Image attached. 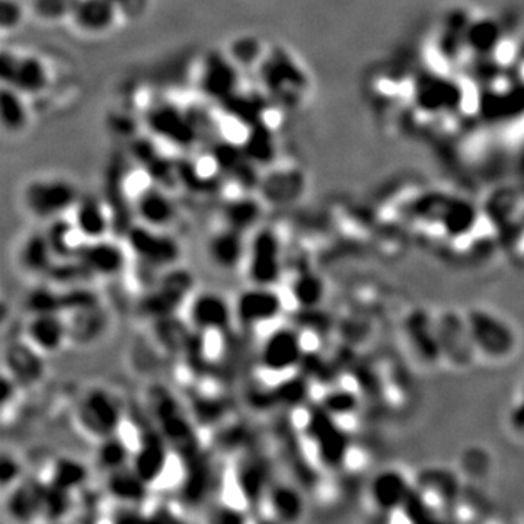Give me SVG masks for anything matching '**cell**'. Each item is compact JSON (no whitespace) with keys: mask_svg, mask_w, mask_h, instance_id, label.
I'll return each mask as SVG.
<instances>
[{"mask_svg":"<svg viewBox=\"0 0 524 524\" xmlns=\"http://www.w3.org/2000/svg\"><path fill=\"white\" fill-rule=\"evenodd\" d=\"M265 97L281 108L302 107L311 94L312 82L308 69L283 46L268 47L257 69Z\"/></svg>","mask_w":524,"mask_h":524,"instance_id":"obj_1","label":"cell"},{"mask_svg":"<svg viewBox=\"0 0 524 524\" xmlns=\"http://www.w3.org/2000/svg\"><path fill=\"white\" fill-rule=\"evenodd\" d=\"M299 430L319 466L325 469L343 468L351 446L338 418L329 414L319 402L309 407L305 405Z\"/></svg>","mask_w":524,"mask_h":524,"instance_id":"obj_2","label":"cell"},{"mask_svg":"<svg viewBox=\"0 0 524 524\" xmlns=\"http://www.w3.org/2000/svg\"><path fill=\"white\" fill-rule=\"evenodd\" d=\"M81 188L63 175H41L22 187L21 201L25 212L34 219L49 223L69 216L75 209Z\"/></svg>","mask_w":524,"mask_h":524,"instance_id":"obj_3","label":"cell"},{"mask_svg":"<svg viewBox=\"0 0 524 524\" xmlns=\"http://www.w3.org/2000/svg\"><path fill=\"white\" fill-rule=\"evenodd\" d=\"M75 421L79 430L97 443L123 430L126 426V410L113 391L95 386L79 399Z\"/></svg>","mask_w":524,"mask_h":524,"instance_id":"obj_4","label":"cell"},{"mask_svg":"<svg viewBox=\"0 0 524 524\" xmlns=\"http://www.w3.org/2000/svg\"><path fill=\"white\" fill-rule=\"evenodd\" d=\"M134 430L136 443L131 468L150 488L168 485L171 482L169 472L175 469V462H181V459L175 455L171 444L155 423L152 426H137Z\"/></svg>","mask_w":524,"mask_h":524,"instance_id":"obj_5","label":"cell"},{"mask_svg":"<svg viewBox=\"0 0 524 524\" xmlns=\"http://www.w3.org/2000/svg\"><path fill=\"white\" fill-rule=\"evenodd\" d=\"M306 359L305 338L290 325H276L268 329L258 350V367L265 376L293 375Z\"/></svg>","mask_w":524,"mask_h":524,"instance_id":"obj_6","label":"cell"},{"mask_svg":"<svg viewBox=\"0 0 524 524\" xmlns=\"http://www.w3.org/2000/svg\"><path fill=\"white\" fill-rule=\"evenodd\" d=\"M131 257L153 271L178 267L182 257L180 241L169 230L150 228L134 222L124 235Z\"/></svg>","mask_w":524,"mask_h":524,"instance_id":"obj_7","label":"cell"},{"mask_svg":"<svg viewBox=\"0 0 524 524\" xmlns=\"http://www.w3.org/2000/svg\"><path fill=\"white\" fill-rule=\"evenodd\" d=\"M245 273L249 284L279 287L284 274L283 244L271 226H258L249 238Z\"/></svg>","mask_w":524,"mask_h":524,"instance_id":"obj_8","label":"cell"},{"mask_svg":"<svg viewBox=\"0 0 524 524\" xmlns=\"http://www.w3.org/2000/svg\"><path fill=\"white\" fill-rule=\"evenodd\" d=\"M0 79L2 85L12 86L31 99L49 91L53 75L49 63L40 54L5 47L0 59Z\"/></svg>","mask_w":524,"mask_h":524,"instance_id":"obj_9","label":"cell"},{"mask_svg":"<svg viewBox=\"0 0 524 524\" xmlns=\"http://www.w3.org/2000/svg\"><path fill=\"white\" fill-rule=\"evenodd\" d=\"M156 396L153 401L152 417L156 427L164 434L171 444L175 455L182 460L198 452L197 423L193 421L190 412L182 410L174 396L165 391L153 392Z\"/></svg>","mask_w":524,"mask_h":524,"instance_id":"obj_10","label":"cell"},{"mask_svg":"<svg viewBox=\"0 0 524 524\" xmlns=\"http://www.w3.org/2000/svg\"><path fill=\"white\" fill-rule=\"evenodd\" d=\"M236 324L245 329L276 325L286 311V297L279 287L249 284L233 302Z\"/></svg>","mask_w":524,"mask_h":524,"instance_id":"obj_11","label":"cell"},{"mask_svg":"<svg viewBox=\"0 0 524 524\" xmlns=\"http://www.w3.org/2000/svg\"><path fill=\"white\" fill-rule=\"evenodd\" d=\"M242 73L226 50L209 51L198 69V89L210 101L226 104L241 91Z\"/></svg>","mask_w":524,"mask_h":524,"instance_id":"obj_12","label":"cell"},{"mask_svg":"<svg viewBox=\"0 0 524 524\" xmlns=\"http://www.w3.org/2000/svg\"><path fill=\"white\" fill-rule=\"evenodd\" d=\"M185 306L188 324L198 334L223 335L236 324L233 303L214 290L193 293Z\"/></svg>","mask_w":524,"mask_h":524,"instance_id":"obj_13","label":"cell"},{"mask_svg":"<svg viewBox=\"0 0 524 524\" xmlns=\"http://www.w3.org/2000/svg\"><path fill=\"white\" fill-rule=\"evenodd\" d=\"M472 344L479 353L491 359H504L513 351L516 337L513 329L500 316L474 309L465 318Z\"/></svg>","mask_w":524,"mask_h":524,"instance_id":"obj_14","label":"cell"},{"mask_svg":"<svg viewBox=\"0 0 524 524\" xmlns=\"http://www.w3.org/2000/svg\"><path fill=\"white\" fill-rule=\"evenodd\" d=\"M130 255L126 242L120 244L108 236L98 241L83 242L75 258L91 274L92 279H114L129 267Z\"/></svg>","mask_w":524,"mask_h":524,"instance_id":"obj_15","label":"cell"},{"mask_svg":"<svg viewBox=\"0 0 524 524\" xmlns=\"http://www.w3.org/2000/svg\"><path fill=\"white\" fill-rule=\"evenodd\" d=\"M193 295V276L174 267L164 271L146 295L143 308L150 316H168Z\"/></svg>","mask_w":524,"mask_h":524,"instance_id":"obj_16","label":"cell"},{"mask_svg":"<svg viewBox=\"0 0 524 524\" xmlns=\"http://www.w3.org/2000/svg\"><path fill=\"white\" fill-rule=\"evenodd\" d=\"M134 220L156 229H171L178 220L177 201L168 188L150 181L133 194Z\"/></svg>","mask_w":524,"mask_h":524,"instance_id":"obj_17","label":"cell"},{"mask_svg":"<svg viewBox=\"0 0 524 524\" xmlns=\"http://www.w3.org/2000/svg\"><path fill=\"white\" fill-rule=\"evenodd\" d=\"M115 0H79L69 24L83 37H105L114 33L123 19Z\"/></svg>","mask_w":524,"mask_h":524,"instance_id":"obj_18","label":"cell"},{"mask_svg":"<svg viewBox=\"0 0 524 524\" xmlns=\"http://www.w3.org/2000/svg\"><path fill=\"white\" fill-rule=\"evenodd\" d=\"M249 238L241 230L222 225L213 230L206 241V257L220 271H236L245 267Z\"/></svg>","mask_w":524,"mask_h":524,"instance_id":"obj_19","label":"cell"},{"mask_svg":"<svg viewBox=\"0 0 524 524\" xmlns=\"http://www.w3.org/2000/svg\"><path fill=\"white\" fill-rule=\"evenodd\" d=\"M70 217L83 241H98L114 232L113 214L104 196L82 193Z\"/></svg>","mask_w":524,"mask_h":524,"instance_id":"obj_20","label":"cell"},{"mask_svg":"<svg viewBox=\"0 0 524 524\" xmlns=\"http://www.w3.org/2000/svg\"><path fill=\"white\" fill-rule=\"evenodd\" d=\"M271 466L261 453L246 455L235 472V488L244 500L246 508L264 506L265 495L273 482Z\"/></svg>","mask_w":524,"mask_h":524,"instance_id":"obj_21","label":"cell"},{"mask_svg":"<svg viewBox=\"0 0 524 524\" xmlns=\"http://www.w3.org/2000/svg\"><path fill=\"white\" fill-rule=\"evenodd\" d=\"M25 340L43 354L59 353L70 341L66 315L56 312L31 313L25 327Z\"/></svg>","mask_w":524,"mask_h":524,"instance_id":"obj_22","label":"cell"},{"mask_svg":"<svg viewBox=\"0 0 524 524\" xmlns=\"http://www.w3.org/2000/svg\"><path fill=\"white\" fill-rule=\"evenodd\" d=\"M412 490L414 484L401 471L386 469L373 478L370 500L380 513L393 514L402 510Z\"/></svg>","mask_w":524,"mask_h":524,"instance_id":"obj_23","label":"cell"},{"mask_svg":"<svg viewBox=\"0 0 524 524\" xmlns=\"http://www.w3.org/2000/svg\"><path fill=\"white\" fill-rule=\"evenodd\" d=\"M44 354L25 341L9 345L3 351V372L14 377L21 386L40 382L46 373Z\"/></svg>","mask_w":524,"mask_h":524,"instance_id":"obj_24","label":"cell"},{"mask_svg":"<svg viewBox=\"0 0 524 524\" xmlns=\"http://www.w3.org/2000/svg\"><path fill=\"white\" fill-rule=\"evenodd\" d=\"M150 130L155 131L156 136L162 137L165 142L174 145L190 146L196 142V127L188 114L182 113L177 107L164 104L150 111L149 115Z\"/></svg>","mask_w":524,"mask_h":524,"instance_id":"obj_25","label":"cell"},{"mask_svg":"<svg viewBox=\"0 0 524 524\" xmlns=\"http://www.w3.org/2000/svg\"><path fill=\"white\" fill-rule=\"evenodd\" d=\"M264 506L268 514L277 522H297L305 514L303 492L290 482L276 481V479H273L268 488Z\"/></svg>","mask_w":524,"mask_h":524,"instance_id":"obj_26","label":"cell"},{"mask_svg":"<svg viewBox=\"0 0 524 524\" xmlns=\"http://www.w3.org/2000/svg\"><path fill=\"white\" fill-rule=\"evenodd\" d=\"M105 491L115 504L143 507L152 488L134 472L131 466L105 475Z\"/></svg>","mask_w":524,"mask_h":524,"instance_id":"obj_27","label":"cell"},{"mask_svg":"<svg viewBox=\"0 0 524 524\" xmlns=\"http://www.w3.org/2000/svg\"><path fill=\"white\" fill-rule=\"evenodd\" d=\"M134 443H136V430L127 436L126 431H118L113 436L105 437L95 443V465L102 474L118 471V469L131 466L133 459Z\"/></svg>","mask_w":524,"mask_h":524,"instance_id":"obj_28","label":"cell"},{"mask_svg":"<svg viewBox=\"0 0 524 524\" xmlns=\"http://www.w3.org/2000/svg\"><path fill=\"white\" fill-rule=\"evenodd\" d=\"M17 261L21 271L28 276L47 277L57 260L44 230L30 233L22 239Z\"/></svg>","mask_w":524,"mask_h":524,"instance_id":"obj_29","label":"cell"},{"mask_svg":"<svg viewBox=\"0 0 524 524\" xmlns=\"http://www.w3.org/2000/svg\"><path fill=\"white\" fill-rule=\"evenodd\" d=\"M41 490L43 481H19L9 488L6 495L5 510L11 520L30 523L40 519Z\"/></svg>","mask_w":524,"mask_h":524,"instance_id":"obj_30","label":"cell"},{"mask_svg":"<svg viewBox=\"0 0 524 524\" xmlns=\"http://www.w3.org/2000/svg\"><path fill=\"white\" fill-rule=\"evenodd\" d=\"M264 214V203L260 197L246 193L244 196L229 198L220 210L222 225L241 232H254L260 226Z\"/></svg>","mask_w":524,"mask_h":524,"instance_id":"obj_31","label":"cell"},{"mask_svg":"<svg viewBox=\"0 0 524 524\" xmlns=\"http://www.w3.org/2000/svg\"><path fill=\"white\" fill-rule=\"evenodd\" d=\"M0 123L5 133L11 136L24 133L31 123L30 98L12 88L2 85L0 91Z\"/></svg>","mask_w":524,"mask_h":524,"instance_id":"obj_32","label":"cell"},{"mask_svg":"<svg viewBox=\"0 0 524 524\" xmlns=\"http://www.w3.org/2000/svg\"><path fill=\"white\" fill-rule=\"evenodd\" d=\"M44 232H46L57 261L73 260L78 254L79 248L85 242L79 235L72 217L69 219V216L51 220L47 223Z\"/></svg>","mask_w":524,"mask_h":524,"instance_id":"obj_33","label":"cell"},{"mask_svg":"<svg viewBox=\"0 0 524 524\" xmlns=\"http://www.w3.org/2000/svg\"><path fill=\"white\" fill-rule=\"evenodd\" d=\"M46 481L60 490L75 494L88 484L89 468L72 456H60L51 463L49 478Z\"/></svg>","mask_w":524,"mask_h":524,"instance_id":"obj_34","label":"cell"},{"mask_svg":"<svg viewBox=\"0 0 524 524\" xmlns=\"http://www.w3.org/2000/svg\"><path fill=\"white\" fill-rule=\"evenodd\" d=\"M268 44L258 35L241 34L233 37L226 47V53L232 57L233 62L241 67L242 72H249L255 70L257 72L258 66L264 60L265 54L268 51Z\"/></svg>","mask_w":524,"mask_h":524,"instance_id":"obj_35","label":"cell"},{"mask_svg":"<svg viewBox=\"0 0 524 524\" xmlns=\"http://www.w3.org/2000/svg\"><path fill=\"white\" fill-rule=\"evenodd\" d=\"M290 300L302 309L316 308L325 295L324 283L311 271H302L290 280Z\"/></svg>","mask_w":524,"mask_h":524,"instance_id":"obj_36","label":"cell"},{"mask_svg":"<svg viewBox=\"0 0 524 524\" xmlns=\"http://www.w3.org/2000/svg\"><path fill=\"white\" fill-rule=\"evenodd\" d=\"M72 492L60 490L50 482L43 481L41 490L40 520L46 522H60L72 513L73 506Z\"/></svg>","mask_w":524,"mask_h":524,"instance_id":"obj_37","label":"cell"},{"mask_svg":"<svg viewBox=\"0 0 524 524\" xmlns=\"http://www.w3.org/2000/svg\"><path fill=\"white\" fill-rule=\"evenodd\" d=\"M261 184L262 187L281 185V188H277L276 191L265 196L267 197L265 200L279 201V203L280 201L293 200V197H296L305 187L303 175L295 168L274 169L265 180H261Z\"/></svg>","mask_w":524,"mask_h":524,"instance_id":"obj_38","label":"cell"},{"mask_svg":"<svg viewBox=\"0 0 524 524\" xmlns=\"http://www.w3.org/2000/svg\"><path fill=\"white\" fill-rule=\"evenodd\" d=\"M79 0H31L30 12L44 24L69 22Z\"/></svg>","mask_w":524,"mask_h":524,"instance_id":"obj_39","label":"cell"},{"mask_svg":"<svg viewBox=\"0 0 524 524\" xmlns=\"http://www.w3.org/2000/svg\"><path fill=\"white\" fill-rule=\"evenodd\" d=\"M319 404H321L329 414L334 415L335 418L353 414L357 407L354 393L347 391V389L338 388L325 392L324 398L319 401Z\"/></svg>","mask_w":524,"mask_h":524,"instance_id":"obj_40","label":"cell"},{"mask_svg":"<svg viewBox=\"0 0 524 524\" xmlns=\"http://www.w3.org/2000/svg\"><path fill=\"white\" fill-rule=\"evenodd\" d=\"M27 17V9L21 0H0V28L2 33H14Z\"/></svg>","mask_w":524,"mask_h":524,"instance_id":"obj_41","label":"cell"},{"mask_svg":"<svg viewBox=\"0 0 524 524\" xmlns=\"http://www.w3.org/2000/svg\"><path fill=\"white\" fill-rule=\"evenodd\" d=\"M22 469L21 465L14 456L3 453L2 460H0V479H2L3 491H8L9 488L17 485L21 481Z\"/></svg>","mask_w":524,"mask_h":524,"instance_id":"obj_42","label":"cell"},{"mask_svg":"<svg viewBox=\"0 0 524 524\" xmlns=\"http://www.w3.org/2000/svg\"><path fill=\"white\" fill-rule=\"evenodd\" d=\"M507 423L514 433L524 434V386L508 412Z\"/></svg>","mask_w":524,"mask_h":524,"instance_id":"obj_43","label":"cell"},{"mask_svg":"<svg viewBox=\"0 0 524 524\" xmlns=\"http://www.w3.org/2000/svg\"><path fill=\"white\" fill-rule=\"evenodd\" d=\"M124 18H137L143 14L149 0H115Z\"/></svg>","mask_w":524,"mask_h":524,"instance_id":"obj_44","label":"cell"},{"mask_svg":"<svg viewBox=\"0 0 524 524\" xmlns=\"http://www.w3.org/2000/svg\"><path fill=\"white\" fill-rule=\"evenodd\" d=\"M204 405H206V407H213V408H216V410H213V414L216 415L217 412H222V410H219V404H217V402H214V401H210V399H207L206 402H204ZM210 410H204V411H200L198 412V417H200L201 414H209Z\"/></svg>","mask_w":524,"mask_h":524,"instance_id":"obj_45","label":"cell"}]
</instances>
